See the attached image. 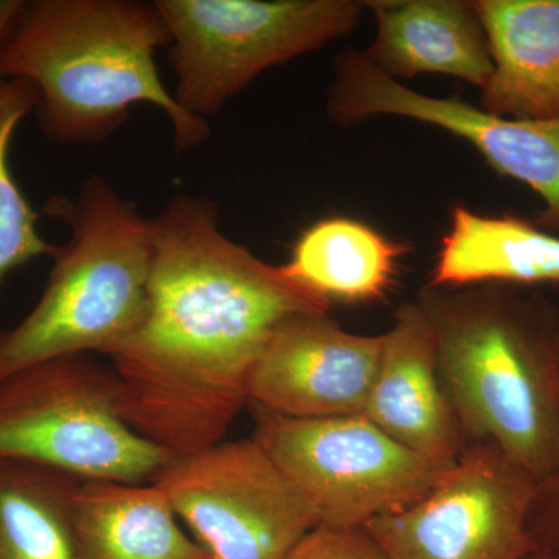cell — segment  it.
I'll return each mask as SVG.
<instances>
[{
	"instance_id": "ffe728a7",
	"label": "cell",
	"mask_w": 559,
	"mask_h": 559,
	"mask_svg": "<svg viewBox=\"0 0 559 559\" xmlns=\"http://www.w3.org/2000/svg\"><path fill=\"white\" fill-rule=\"evenodd\" d=\"M286 559H389L364 528L319 524Z\"/></svg>"
},
{
	"instance_id": "4fadbf2b",
	"label": "cell",
	"mask_w": 559,
	"mask_h": 559,
	"mask_svg": "<svg viewBox=\"0 0 559 559\" xmlns=\"http://www.w3.org/2000/svg\"><path fill=\"white\" fill-rule=\"evenodd\" d=\"M492 73L480 108L516 120L559 119V0H473Z\"/></svg>"
},
{
	"instance_id": "7402d4cb",
	"label": "cell",
	"mask_w": 559,
	"mask_h": 559,
	"mask_svg": "<svg viewBox=\"0 0 559 559\" xmlns=\"http://www.w3.org/2000/svg\"><path fill=\"white\" fill-rule=\"evenodd\" d=\"M20 0H0V39L7 31V25L17 9Z\"/></svg>"
},
{
	"instance_id": "52a82bcc",
	"label": "cell",
	"mask_w": 559,
	"mask_h": 559,
	"mask_svg": "<svg viewBox=\"0 0 559 559\" xmlns=\"http://www.w3.org/2000/svg\"><path fill=\"white\" fill-rule=\"evenodd\" d=\"M252 411V439L320 524L366 528L428 495L451 468L407 450L364 415L297 419Z\"/></svg>"
},
{
	"instance_id": "5bb4252c",
	"label": "cell",
	"mask_w": 559,
	"mask_h": 559,
	"mask_svg": "<svg viewBox=\"0 0 559 559\" xmlns=\"http://www.w3.org/2000/svg\"><path fill=\"white\" fill-rule=\"evenodd\" d=\"M377 21L367 60L392 79L439 73L481 87L492 58L479 14L468 0L364 2Z\"/></svg>"
},
{
	"instance_id": "7c38bea8",
	"label": "cell",
	"mask_w": 559,
	"mask_h": 559,
	"mask_svg": "<svg viewBox=\"0 0 559 559\" xmlns=\"http://www.w3.org/2000/svg\"><path fill=\"white\" fill-rule=\"evenodd\" d=\"M362 415L440 465H454L468 447L441 378L432 325L418 300L401 305L382 334L380 369Z\"/></svg>"
},
{
	"instance_id": "9c48e42d",
	"label": "cell",
	"mask_w": 559,
	"mask_h": 559,
	"mask_svg": "<svg viewBox=\"0 0 559 559\" xmlns=\"http://www.w3.org/2000/svg\"><path fill=\"white\" fill-rule=\"evenodd\" d=\"M536 487L502 452L471 443L428 495L364 530L389 559H527Z\"/></svg>"
},
{
	"instance_id": "5b68a950",
	"label": "cell",
	"mask_w": 559,
	"mask_h": 559,
	"mask_svg": "<svg viewBox=\"0 0 559 559\" xmlns=\"http://www.w3.org/2000/svg\"><path fill=\"white\" fill-rule=\"evenodd\" d=\"M171 459L124 421L116 373L94 356H61L0 378V460L143 484Z\"/></svg>"
},
{
	"instance_id": "e0dca14e",
	"label": "cell",
	"mask_w": 559,
	"mask_h": 559,
	"mask_svg": "<svg viewBox=\"0 0 559 559\" xmlns=\"http://www.w3.org/2000/svg\"><path fill=\"white\" fill-rule=\"evenodd\" d=\"M407 252L360 221L331 216L300 235L283 267L330 304H367L388 294Z\"/></svg>"
},
{
	"instance_id": "6da1fadb",
	"label": "cell",
	"mask_w": 559,
	"mask_h": 559,
	"mask_svg": "<svg viewBox=\"0 0 559 559\" xmlns=\"http://www.w3.org/2000/svg\"><path fill=\"white\" fill-rule=\"evenodd\" d=\"M153 229L145 318L109 358L124 421L183 457L224 440L280 323L331 304L224 235L204 198H173Z\"/></svg>"
},
{
	"instance_id": "44dd1931",
	"label": "cell",
	"mask_w": 559,
	"mask_h": 559,
	"mask_svg": "<svg viewBox=\"0 0 559 559\" xmlns=\"http://www.w3.org/2000/svg\"><path fill=\"white\" fill-rule=\"evenodd\" d=\"M530 535L536 551L559 559V466L538 481L530 513Z\"/></svg>"
},
{
	"instance_id": "30bf717a",
	"label": "cell",
	"mask_w": 559,
	"mask_h": 559,
	"mask_svg": "<svg viewBox=\"0 0 559 559\" xmlns=\"http://www.w3.org/2000/svg\"><path fill=\"white\" fill-rule=\"evenodd\" d=\"M326 114L344 127L370 117H403L465 139L492 170L539 194L544 209L533 223L559 237V119H507L460 98L419 94L356 50L342 51L334 61Z\"/></svg>"
},
{
	"instance_id": "ba28073f",
	"label": "cell",
	"mask_w": 559,
	"mask_h": 559,
	"mask_svg": "<svg viewBox=\"0 0 559 559\" xmlns=\"http://www.w3.org/2000/svg\"><path fill=\"white\" fill-rule=\"evenodd\" d=\"M153 484L210 559H286L320 524L253 439L173 457Z\"/></svg>"
},
{
	"instance_id": "cb8c5ba5",
	"label": "cell",
	"mask_w": 559,
	"mask_h": 559,
	"mask_svg": "<svg viewBox=\"0 0 559 559\" xmlns=\"http://www.w3.org/2000/svg\"><path fill=\"white\" fill-rule=\"evenodd\" d=\"M558 345H559V323H558Z\"/></svg>"
},
{
	"instance_id": "8fae6325",
	"label": "cell",
	"mask_w": 559,
	"mask_h": 559,
	"mask_svg": "<svg viewBox=\"0 0 559 559\" xmlns=\"http://www.w3.org/2000/svg\"><path fill=\"white\" fill-rule=\"evenodd\" d=\"M381 355L382 334L349 333L329 312L289 316L250 371L248 406L297 419L362 415Z\"/></svg>"
},
{
	"instance_id": "2e32d148",
	"label": "cell",
	"mask_w": 559,
	"mask_h": 559,
	"mask_svg": "<svg viewBox=\"0 0 559 559\" xmlns=\"http://www.w3.org/2000/svg\"><path fill=\"white\" fill-rule=\"evenodd\" d=\"M559 283V237L513 215H480L455 205L430 288Z\"/></svg>"
},
{
	"instance_id": "d6986e66",
	"label": "cell",
	"mask_w": 559,
	"mask_h": 559,
	"mask_svg": "<svg viewBox=\"0 0 559 559\" xmlns=\"http://www.w3.org/2000/svg\"><path fill=\"white\" fill-rule=\"evenodd\" d=\"M38 106L27 81L0 79V286L11 271L40 257H53L58 246L40 237L38 213L24 197L9 164L17 124Z\"/></svg>"
},
{
	"instance_id": "7a4b0ae2",
	"label": "cell",
	"mask_w": 559,
	"mask_h": 559,
	"mask_svg": "<svg viewBox=\"0 0 559 559\" xmlns=\"http://www.w3.org/2000/svg\"><path fill=\"white\" fill-rule=\"evenodd\" d=\"M168 44L156 0H20L0 79L35 87L40 132L58 145H100L145 103L167 116L176 150L197 148L212 131L160 79L156 51Z\"/></svg>"
},
{
	"instance_id": "277c9868",
	"label": "cell",
	"mask_w": 559,
	"mask_h": 559,
	"mask_svg": "<svg viewBox=\"0 0 559 559\" xmlns=\"http://www.w3.org/2000/svg\"><path fill=\"white\" fill-rule=\"evenodd\" d=\"M46 212L68 224L70 238L51 257L36 307L0 330V378L61 356H110L145 318L153 219L98 175L84 179L75 200L51 198Z\"/></svg>"
},
{
	"instance_id": "ac0fdd59",
	"label": "cell",
	"mask_w": 559,
	"mask_h": 559,
	"mask_svg": "<svg viewBox=\"0 0 559 559\" xmlns=\"http://www.w3.org/2000/svg\"><path fill=\"white\" fill-rule=\"evenodd\" d=\"M76 477L0 460V559H75L70 498Z\"/></svg>"
},
{
	"instance_id": "8992f818",
	"label": "cell",
	"mask_w": 559,
	"mask_h": 559,
	"mask_svg": "<svg viewBox=\"0 0 559 559\" xmlns=\"http://www.w3.org/2000/svg\"><path fill=\"white\" fill-rule=\"evenodd\" d=\"M176 73L173 97L205 120L264 70L344 38L359 0H156Z\"/></svg>"
},
{
	"instance_id": "9a60e30c",
	"label": "cell",
	"mask_w": 559,
	"mask_h": 559,
	"mask_svg": "<svg viewBox=\"0 0 559 559\" xmlns=\"http://www.w3.org/2000/svg\"><path fill=\"white\" fill-rule=\"evenodd\" d=\"M69 521L75 559H210L153 481L79 479Z\"/></svg>"
},
{
	"instance_id": "3957f363",
	"label": "cell",
	"mask_w": 559,
	"mask_h": 559,
	"mask_svg": "<svg viewBox=\"0 0 559 559\" xmlns=\"http://www.w3.org/2000/svg\"><path fill=\"white\" fill-rule=\"evenodd\" d=\"M513 288L428 286L418 301L466 444H489L540 481L559 466V318Z\"/></svg>"
},
{
	"instance_id": "603a6c76",
	"label": "cell",
	"mask_w": 559,
	"mask_h": 559,
	"mask_svg": "<svg viewBox=\"0 0 559 559\" xmlns=\"http://www.w3.org/2000/svg\"><path fill=\"white\" fill-rule=\"evenodd\" d=\"M527 559H550L549 557H546V555L539 554V551H533L532 555Z\"/></svg>"
}]
</instances>
